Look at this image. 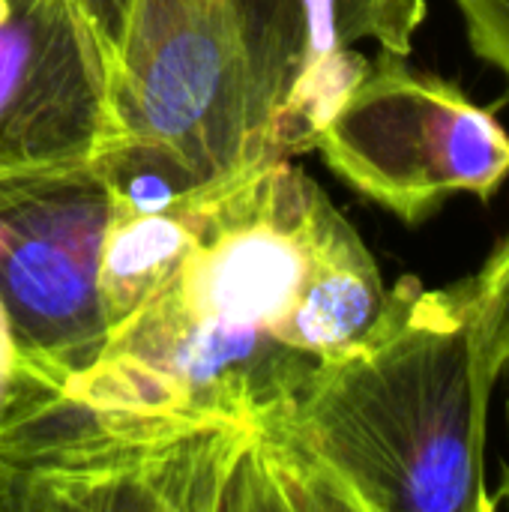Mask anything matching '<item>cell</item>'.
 I'll return each instance as SVG.
<instances>
[{"mask_svg":"<svg viewBox=\"0 0 509 512\" xmlns=\"http://www.w3.org/2000/svg\"><path fill=\"white\" fill-rule=\"evenodd\" d=\"M6 512H312L279 432L48 399L0 435Z\"/></svg>","mask_w":509,"mask_h":512,"instance_id":"obj_3","label":"cell"},{"mask_svg":"<svg viewBox=\"0 0 509 512\" xmlns=\"http://www.w3.org/2000/svg\"><path fill=\"white\" fill-rule=\"evenodd\" d=\"M210 189L213 183L165 213L138 216L108 210L99 264V297L108 330L126 321L177 270L198 234Z\"/></svg>","mask_w":509,"mask_h":512,"instance_id":"obj_9","label":"cell"},{"mask_svg":"<svg viewBox=\"0 0 509 512\" xmlns=\"http://www.w3.org/2000/svg\"><path fill=\"white\" fill-rule=\"evenodd\" d=\"M48 399H57L24 357L9 315L0 303V435L24 423Z\"/></svg>","mask_w":509,"mask_h":512,"instance_id":"obj_11","label":"cell"},{"mask_svg":"<svg viewBox=\"0 0 509 512\" xmlns=\"http://www.w3.org/2000/svg\"><path fill=\"white\" fill-rule=\"evenodd\" d=\"M426 0H243L255 165L309 153L378 51L411 57Z\"/></svg>","mask_w":509,"mask_h":512,"instance_id":"obj_7","label":"cell"},{"mask_svg":"<svg viewBox=\"0 0 509 512\" xmlns=\"http://www.w3.org/2000/svg\"><path fill=\"white\" fill-rule=\"evenodd\" d=\"M492 498H495L498 510H509V468H501V480H498V489L492 492Z\"/></svg>","mask_w":509,"mask_h":512,"instance_id":"obj_14","label":"cell"},{"mask_svg":"<svg viewBox=\"0 0 509 512\" xmlns=\"http://www.w3.org/2000/svg\"><path fill=\"white\" fill-rule=\"evenodd\" d=\"M78 9L84 12V18L90 21L93 33L99 36L105 54H108V66L114 60V51L120 45V33L126 24V12H129V0H75Z\"/></svg>","mask_w":509,"mask_h":512,"instance_id":"obj_13","label":"cell"},{"mask_svg":"<svg viewBox=\"0 0 509 512\" xmlns=\"http://www.w3.org/2000/svg\"><path fill=\"white\" fill-rule=\"evenodd\" d=\"M111 102L120 141L162 144L204 183L258 168L243 0H129L111 60Z\"/></svg>","mask_w":509,"mask_h":512,"instance_id":"obj_5","label":"cell"},{"mask_svg":"<svg viewBox=\"0 0 509 512\" xmlns=\"http://www.w3.org/2000/svg\"><path fill=\"white\" fill-rule=\"evenodd\" d=\"M120 141L108 54L75 0L0 3V183L90 165Z\"/></svg>","mask_w":509,"mask_h":512,"instance_id":"obj_8","label":"cell"},{"mask_svg":"<svg viewBox=\"0 0 509 512\" xmlns=\"http://www.w3.org/2000/svg\"><path fill=\"white\" fill-rule=\"evenodd\" d=\"M480 378L495 387L509 369V234L486 264L465 276Z\"/></svg>","mask_w":509,"mask_h":512,"instance_id":"obj_10","label":"cell"},{"mask_svg":"<svg viewBox=\"0 0 509 512\" xmlns=\"http://www.w3.org/2000/svg\"><path fill=\"white\" fill-rule=\"evenodd\" d=\"M474 54L498 69L507 81L509 99V0H453Z\"/></svg>","mask_w":509,"mask_h":512,"instance_id":"obj_12","label":"cell"},{"mask_svg":"<svg viewBox=\"0 0 509 512\" xmlns=\"http://www.w3.org/2000/svg\"><path fill=\"white\" fill-rule=\"evenodd\" d=\"M504 414H507V432H509V396H507V408H504Z\"/></svg>","mask_w":509,"mask_h":512,"instance_id":"obj_16","label":"cell"},{"mask_svg":"<svg viewBox=\"0 0 509 512\" xmlns=\"http://www.w3.org/2000/svg\"><path fill=\"white\" fill-rule=\"evenodd\" d=\"M357 195L417 228L456 195L492 201L509 177V132L456 81L375 51L312 144Z\"/></svg>","mask_w":509,"mask_h":512,"instance_id":"obj_4","label":"cell"},{"mask_svg":"<svg viewBox=\"0 0 509 512\" xmlns=\"http://www.w3.org/2000/svg\"><path fill=\"white\" fill-rule=\"evenodd\" d=\"M0 512H6V498H3V486H0Z\"/></svg>","mask_w":509,"mask_h":512,"instance_id":"obj_15","label":"cell"},{"mask_svg":"<svg viewBox=\"0 0 509 512\" xmlns=\"http://www.w3.org/2000/svg\"><path fill=\"white\" fill-rule=\"evenodd\" d=\"M465 279L387 288L375 324L318 360L279 438L312 512H495Z\"/></svg>","mask_w":509,"mask_h":512,"instance_id":"obj_2","label":"cell"},{"mask_svg":"<svg viewBox=\"0 0 509 512\" xmlns=\"http://www.w3.org/2000/svg\"><path fill=\"white\" fill-rule=\"evenodd\" d=\"M0 3H3V0H0Z\"/></svg>","mask_w":509,"mask_h":512,"instance_id":"obj_17","label":"cell"},{"mask_svg":"<svg viewBox=\"0 0 509 512\" xmlns=\"http://www.w3.org/2000/svg\"><path fill=\"white\" fill-rule=\"evenodd\" d=\"M384 300L357 228L300 165L273 159L213 183L177 270L57 399L279 432L318 360L354 345Z\"/></svg>","mask_w":509,"mask_h":512,"instance_id":"obj_1","label":"cell"},{"mask_svg":"<svg viewBox=\"0 0 509 512\" xmlns=\"http://www.w3.org/2000/svg\"><path fill=\"white\" fill-rule=\"evenodd\" d=\"M105 222L108 192L93 162L0 183V303L54 396L108 339L99 297Z\"/></svg>","mask_w":509,"mask_h":512,"instance_id":"obj_6","label":"cell"}]
</instances>
